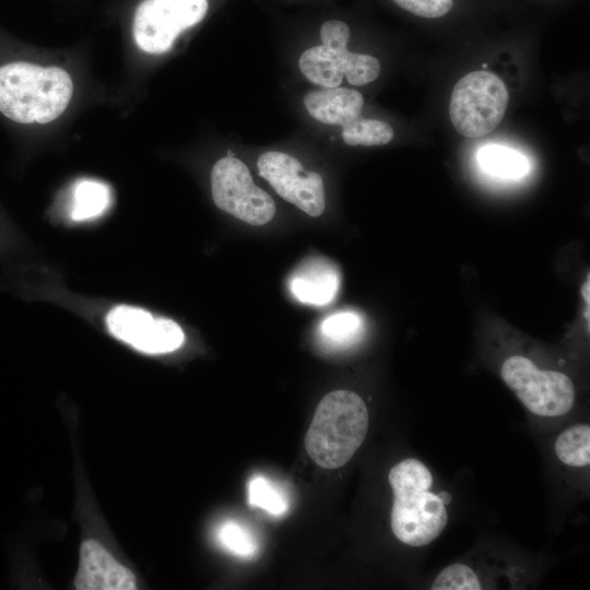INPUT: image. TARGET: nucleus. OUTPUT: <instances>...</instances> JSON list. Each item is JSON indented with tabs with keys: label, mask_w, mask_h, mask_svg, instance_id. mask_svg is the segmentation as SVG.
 Segmentation results:
<instances>
[{
	"label": "nucleus",
	"mask_w": 590,
	"mask_h": 590,
	"mask_svg": "<svg viewBox=\"0 0 590 590\" xmlns=\"http://www.w3.org/2000/svg\"><path fill=\"white\" fill-rule=\"evenodd\" d=\"M74 68L47 56L0 64V114L33 127H54L74 108L79 95Z\"/></svg>",
	"instance_id": "1"
},
{
	"label": "nucleus",
	"mask_w": 590,
	"mask_h": 590,
	"mask_svg": "<svg viewBox=\"0 0 590 590\" xmlns=\"http://www.w3.org/2000/svg\"><path fill=\"white\" fill-rule=\"evenodd\" d=\"M393 494L390 526L403 544L423 547L435 541L448 522L446 505L430 492L434 479L429 469L416 458H405L388 473Z\"/></svg>",
	"instance_id": "2"
},
{
	"label": "nucleus",
	"mask_w": 590,
	"mask_h": 590,
	"mask_svg": "<svg viewBox=\"0 0 590 590\" xmlns=\"http://www.w3.org/2000/svg\"><path fill=\"white\" fill-rule=\"evenodd\" d=\"M369 424L365 401L356 392L334 390L319 402L305 436V449L323 469L347 463L364 442Z\"/></svg>",
	"instance_id": "3"
},
{
	"label": "nucleus",
	"mask_w": 590,
	"mask_h": 590,
	"mask_svg": "<svg viewBox=\"0 0 590 590\" xmlns=\"http://www.w3.org/2000/svg\"><path fill=\"white\" fill-rule=\"evenodd\" d=\"M351 31L339 20L326 21L320 27L321 45L306 49L298 59L302 74L320 87H337L345 76L352 85L375 81L380 74L379 61L347 50Z\"/></svg>",
	"instance_id": "4"
},
{
	"label": "nucleus",
	"mask_w": 590,
	"mask_h": 590,
	"mask_svg": "<svg viewBox=\"0 0 590 590\" xmlns=\"http://www.w3.org/2000/svg\"><path fill=\"white\" fill-rule=\"evenodd\" d=\"M208 10V0H142L131 22L133 50L145 57L169 52L178 37L199 24Z\"/></svg>",
	"instance_id": "5"
},
{
	"label": "nucleus",
	"mask_w": 590,
	"mask_h": 590,
	"mask_svg": "<svg viewBox=\"0 0 590 590\" xmlns=\"http://www.w3.org/2000/svg\"><path fill=\"white\" fill-rule=\"evenodd\" d=\"M508 101V90L498 75L483 70L470 72L452 90L451 123L463 137L486 135L502 122Z\"/></svg>",
	"instance_id": "6"
},
{
	"label": "nucleus",
	"mask_w": 590,
	"mask_h": 590,
	"mask_svg": "<svg viewBox=\"0 0 590 590\" xmlns=\"http://www.w3.org/2000/svg\"><path fill=\"white\" fill-rule=\"evenodd\" d=\"M500 376L524 408L536 416H563L576 402L575 385L566 374L540 369L526 356L506 358Z\"/></svg>",
	"instance_id": "7"
},
{
	"label": "nucleus",
	"mask_w": 590,
	"mask_h": 590,
	"mask_svg": "<svg viewBox=\"0 0 590 590\" xmlns=\"http://www.w3.org/2000/svg\"><path fill=\"white\" fill-rule=\"evenodd\" d=\"M211 192L222 211L250 225L269 223L275 214V203L255 185L247 165L235 156H224L211 170Z\"/></svg>",
	"instance_id": "8"
},
{
	"label": "nucleus",
	"mask_w": 590,
	"mask_h": 590,
	"mask_svg": "<svg viewBox=\"0 0 590 590\" xmlns=\"http://www.w3.org/2000/svg\"><path fill=\"white\" fill-rule=\"evenodd\" d=\"M257 168L282 199L312 217L323 213L326 197L322 177L306 170L297 158L284 152L269 151L258 157Z\"/></svg>",
	"instance_id": "9"
},
{
	"label": "nucleus",
	"mask_w": 590,
	"mask_h": 590,
	"mask_svg": "<svg viewBox=\"0 0 590 590\" xmlns=\"http://www.w3.org/2000/svg\"><path fill=\"white\" fill-rule=\"evenodd\" d=\"M106 323L117 339L149 354L175 351L184 342V332L175 321L155 318L137 307H114L106 316Z\"/></svg>",
	"instance_id": "10"
},
{
	"label": "nucleus",
	"mask_w": 590,
	"mask_h": 590,
	"mask_svg": "<svg viewBox=\"0 0 590 590\" xmlns=\"http://www.w3.org/2000/svg\"><path fill=\"white\" fill-rule=\"evenodd\" d=\"M74 585L79 590H133L137 580L103 545L86 540L80 548Z\"/></svg>",
	"instance_id": "11"
},
{
	"label": "nucleus",
	"mask_w": 590,
	"mask_h": 590,
	"mask_svg": "<svg viewBox=\"0 0 590 590\" xmlns=\"http://www.w3.org/2000/svg\"><path fill=\"white\" fill-rule=\"evenodd\" d=\"M304 105L315 120L343 127L359 118L364 97L352 88L320 87L304 96Z\"/></svg>",
	"instance_id": "12"
},
{
	"label": "nucleus",
	"mask_w": 590,
	"mask_h": 590,
	"mask_svg": "<svg viewBox=\"0 0 590 590\" xmlns=\"http://www.w3.org/2000/svg\"><path fill=\"white\" fill-rule=\"evenodd\" d=\"M339 284L338 269L329 261L315 259L303 263L293 275L290 287L303 303L326 305L335 296Z\"/></svg>",
	"instance_id": "13"
},
{
	"label": "nucleus",
	"mask_w": 590,
	"mask_h": 590,
	"mask_svg": "<svg viewBox=\"0 0 590 590\" xmlns=\"http://www.w3.org/2000/svg\"><path fill=\"white\" fill-rule=\"evenodd\" d=\"M477 161L484 172L504 179L520 178L529 170V163L523 154L500 144H486L481 148Z\"/></svg>",
	"instance_id": "14"
},
{
	"label": "nucleus",
	"mask_w": 590,
	"mask_h": 590,
	"mask_svg": "<svg viewBox=\"0 0 590 590\" xmlns=\"http://www.w3.org/2000/svg\"><path fill=\"white\" fill-rule=\"evenodd\" d=\"M110 203V190L102 181L82 179L75 184L72 193L71 217L85 221L101 215Z\"/></svg>",
	"instance_id": "15"
},
{
	"label": "nucleus",
	"mask_w": 590,
	"mask_h": 590,
	"mask_svg": "<svg viewBox=\"0 0 590 590\" xmlns=\"http://www.w3.org/2000/svg\"><path fill=\"white\" fill-rule=\"evenodd\" d=\"M558 460L573 468H585L590 463V426L586 423L564 429L554 444Z\"/></svg>",
	"instance_id": "16"
},
{
	"label": "nucleus",
	"mask_w": 590,
	"mask_h": 590,
	"mask_svg": "<svg viewBox=\"0 0 590 590\" xmlns=\"http://www.w3.org/2000/svg\"><path fill=\"white\" fill-rule=\"evenodd\" d=\"M343 141L347 145H385L394 135L392 127L381 120L369 118H357L342 127Z\"/></svg>",
	"instance_id": "17"
},
{
	"label": "nucleus",
	"mask_w": 590,
	"mask_h": 590,
	"mask_svg": "<svg viewBox=\"0 0 590 590\" xmlns=\"http://www.w3.org/2000/svg\"><path fill=\"white\" fill-rule=\"evenodd\" d=\"M216 538L227 552L241 558L255 556L259 548L250 529L233 519L224 521L219 527Z\"/></svg>",
	"instance_id": "18"
},
{
	"label": "nucleus",
	"mask_w": 590,
	"mask_h": 590,
	"mask_svg": "<svg viewBox=\"0 0 590 590\" xmlns=\"http://www.w3.org/2000/svg\"><path fill=\"white\" fill-rule=\"evenodd\" d=\"M248 503L272 516H282L288 509V502L283 491L263 475H255L249 481Z\"/></svg>",
	"instance_id": "19"
},
{
	"label": "nucleus",
	"mask_w": 590,
	"mask_h": 590,
	"mask_svg": "<svg viewBox=\"0 0 590 590\" xmlns=\"http://www.w3.org/2000/svg\"><path fill=\"white\" fill-rule=\"evenodd\" d=\"M481 577L462 563L445 567L433 580L432 590H479L483 589Z\"/></svg>",
	"instance_id": "20"
},
{
	"label": "nucleus",
	"mask_w": 590,
	"mask_h": 590,
	"mask_svg": "<svg viewBox=\"0 0 590 590\" xmlns=\"http://www.w3.org/2000/svg\"><path fill=\"white\" fill-rule=\"evenodd\" d=\"M361 326L359 317L354 312H338L328 317L321 324V333L328 340L342 343L353 339Z\"/></svg>",
	"instance_id": "21"
},
{
	"label": "nucleus",
	"mask_w": 590,
	"mask_h": 590,
	"mask_svg": "<svg viewBox=\"0 0 590 590\" xmlns=\"http://www.w3.org/2000/svg\"><path fill=\"white\" fill-rule=\"evenodd\" d=\"M405 11L425 19L446 15L453 5V0H393Z\"/></svg>",
	"instance_id": "22"
},
{
	"label": "nucleus",
	"mask_w": 590,
	"mask_h": 590,
	"mask_svg": "<svg viewBox=\"0 0 590 590\" xmlns=\"http://www.w3.org/2000/svg\"><path fill=\"white\" fill-rule=\"evenodd\" d=\"M589 290H590V276L588 274L587 280L585 281V283L582 284V287H581V294H582L583 300L587 304V306H590V296H589L590 293H589Z\"/></svg>",
	"instance_id": "23"
},
{
	"label": "nucleus",
	"mask_w": 590,
	"mask_h": 590,
	"mask_svg": "<svg viewBox=\"0 0 590 590\" xmlns=\"http://www.w3.org/2000/svg\"><path fill=\"white\" fill-rule=\"evenodd\" d=\"M439 497L441 498L442 503L447 506L452 502V496L447 491H440L438 493Z\"/></svg>",
	"instance_id": "24"
},
{
	"label": "nucleus",
	"mask_w": 590,
	"mask_h": 590,
	"mask_svg": "<svg viewBox=\"0 0 590 590\" xmlns=\"http://www.w3.org/2000/svg\"><path fill=\"white\" fill-rule=\"evenodd\" d=\"M227 156L233 157L234 153L231 150H227Z\"/></svg>",
	"instance_id": "25"
}]
</instances>
